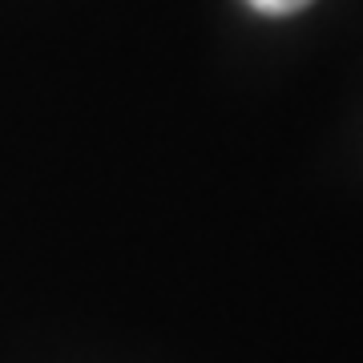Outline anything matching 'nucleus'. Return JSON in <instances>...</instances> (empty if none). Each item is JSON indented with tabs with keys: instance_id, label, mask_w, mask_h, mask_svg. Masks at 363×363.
<instances>
[{
	"instance_id": "nucleus-1",
	"label": "nucleus",
	"mask_w": 363,
	"mask_h": 363,
	"mask_svg": "<svg viewBox=\"0 0 363 363\" xmlns=\"http://www.w3.org/2000/svg\"><path fill=\"white\" fill-rule=\"evenodd\" d=\"M250 9H259V13H267V16H291V13H298V9H307L311 0H247Z\"/></svg>"
}]
</instances>
